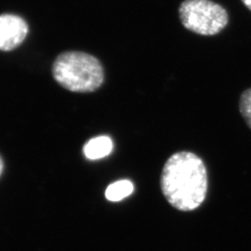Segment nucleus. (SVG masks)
<instances>
[{
    "mask_svg": "<svg viewBox=\"0 0 251 251\" xmlns=\"http://www.w3.org/2000/svg\"><path fill=\"white\" fill-rule=\"evenodd\" d=\"M207 186L206 166L194 152H175L163 167L162 194L179 211L189 212L201 206L206 199Z\"/></svg>",
    "mask_w": 251,
    "mask_h": 251,
    "instance_id": "nucleus-1",
    "label": "nucleus"
},
{
    "mask_svg": "<svg viewBox=\"0 0 251 251\" xmlns=\"http://www.w3.org/2000/svg\"><path fill=\"white\" fill-rule=\"evenodd\" d=\"M55 80L73 92L88 93L98 90L104 80L101 63L94 56L81 51L59 55L52 66Z\"/></svg>",
    "mask_w": 251,
    "mask_h": 251,
    "instance_id": "nucleus-2",
    "label": "nucleus"
},
{
    "mask_svg": "<svg viewBox=\"0 0 251 251\" xmlns=\"http://www.w3.org/2000/svg\"><path fill=\"white\" fill-rule=\"evenodd\" d=\"M180 23L187 30L202 36H214L228 25L225 8L210 0H185L179 8Z\"/></svg>",
    "mask_w": 251,
    "mask_h": 251,
    "instance_id": "nucleus-3",
    "label": "nucleus"
},
{
    "mask_svg": "<svg viewBox=\"0 0 251 251\" xmlns=\"http://www.w3.org/2000/svg\"><path fill=\"white\" fill-rule=\"evenodd\" d=\"M28 33L26 22L14 14L0 15V50L9 51L21 45Z\"/></svg>",
    "mask_w": 251,
    "mask_h": 251,
    "instance_id": "nucleus-4",
    "label": "nucleus"
},
{
    "mask_svg": "<svg viewBox=\"0 0 251 251\" xmlns=\"http://www.w3.org/2000/svg\"><path fill=\"white\" fill-rule=\"evenodd\" d=\"M114 149V144L108 136H98L90 139L84 146V154L90 160H97L108 156Z\"/></svg>",
    "mask_w": 251,
    "mask_h": 251,
    "instance_id": "nucleus-5",
    "label": "nucleus"
},
{
    "mask_svg": "<svg viewBox=\"0 0 251 251\" xmlns=\"http://www.w3.org/2000/svg\"><path fill=\"white\" fill-rule=\"evenodd\" d=\"M134 191L133 183L128 179L118 180L111 183L105 191V198L109 201L118 202L129 197Z\"/></svg>",
    "mask_w": 251,
    "mask_h": 251,
    "instance_id": "nucleus-6",
    "label": "nucleus"
},
{
    "mask_svg": "<svg viewBox=\"0 0 251 251\" xmlns=\"http://www.w3.org/2000/svg\"><path fill=\"white\" fill-rule=\"evenodd\" d=\"M239 110L243 118L251 129V89L243 92L239 100Z\"/></svg>",
    "mask_w": 251,
    "mask_h": 251,
    "instance_id": "nucleus-7",
    "label": "nucleus"
},
{
    "mask_svg": "<svg viewBox=\"0 0 251 251\" xmlns=\"http://www.w3.org/2000/svg\"><path fill=\"white\" fill-rule=\"evenodd\" d=\"M243 2V4L248 8L249 9L251 10V0H241Z\"/></svg>",
    "mask_w": 251,
    "mask_h": 251,
    "instance_id": "nucleus-8",
    "label": "nucleus"
},
{
    "mask_svg": "<svg viewBox=\"0 0 251 251\" xmlns=\"http://www.w3.org/2000/svg\"><path fill=\"white\" fill-rule=\"evenodd\" d=\"M3 169H4V163H3V160H2V158H1V156H0V176L2 175Z\"/></svg>",
    "mask_w": 251,
    "mask_h": 251,
    "instance_id": "nucleus-9",
    "label": "nucleus"
}]
</instances>
